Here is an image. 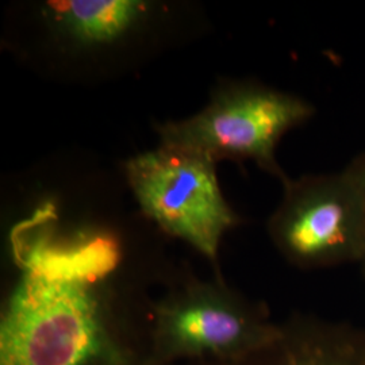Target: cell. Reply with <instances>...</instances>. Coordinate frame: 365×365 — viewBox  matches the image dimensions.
Masks as SVG:
<instances>
[{"mask_svg":"<svg viewBox=\"0 0 365 365\" xmlns=\"http://www.w3.org/2000/svg\"><path fill=\"white\" fill-rule=\"evenodd\" d=\"M19 277L0 317V365H156L153 300L113 277L120 249L107 237L14 240Z\"/></svg>","mask_w":365,"mask_h":365,"instance_id":"obj_1","label":"cell"},{"mask_svg":"<svg viewBox=\"0 0 365 365\" xmlns=\"http://www.w3.org/2000/svg\"><path fill=\"white\" fill-rule=\"evenodd\" d=\"M156 365L235 361L274 337L279 322L268 309L229 287L188 274L153 300Z\"/></svg>","mask_w":365,"mask_h":365,"instance_id":"obj_2","label":"cell"},{"mask_svg":"<svg viewBox=\"0 0 365 365\" xmlns=\"http://www.w3.org/2000/svg\"><path fill=\"white\" fill-rule=\"evenodd\" d=\"M314 106L299 96L257 83H230L214 93L205 110L180 122L160 126L163 145L218 160L256 163L287 182L276 149L287 131L307 122Z\"/></svg>","mask_w":365,"mask_h":365,"instance_id":"obj_3","label":"cell"},{"mask_svg":"<svg viewBox=\"0 0 365 365\" xmlns=\"http://www.w3.org/2000/svg\"><path fill=\"white\" fill-rule=\"evenodd\" d=\"M267 229L274 248L302 269L359 262L365 253V195L346 170L288 179Z\"/></svg>","mask_w":365,"mask_h":365,"instance_id":"obj_4","label":"cell"},{"mask_svg":"<svg viewBox=\"0 0 365 365\" xmlns=\"http://www.w3.org/2000/svg\"><path fill=\"white\" fill-rule=\"evenodd\" d=\"M126 173L145 214L218 269L222 237L241 220L222 195L215 163L161 144L153 152L131 158Z\"/></svg>","mask_w":365,"mask_h":365,"instance_id":"obj_5","label":"cell"},{"mask_svg":"<svg viewBox=\"0 0 365 365\" xmlns=\"http://www.w3.org/2000/svg\"><path fill=\"white\" fill-rule=\"evenodd\" d=\"M184 365H365V329L294 314L279 322L272 339L238 360Z\"/></svg>","mask_w":365,"mask_h":365,"instance_id":"obj_6","label":"cell"},{"mask_svg":"<svg viewBox=\"0 0 365 365\" xmlns=\"http://www.w3.org/2000/svg\"><path fill=\"white\" fill-rule=\"evenodd\" d=\"M54 21L83 43H107L123 37L146 14L138 0H68L51 1Z\"/></svg>","mask_w":365,"mask_h":365,"instance_id":"obj_7","label":"cell"},{"mask_svg":"<svg viewBox=\"0 0 365 365\" xmlns=\"http://www.w3.org/2000/svg\"><path fill=\"white\" fill-rule=\"evenodd\" d=\"M344 170H346V173L360 187L365 195V152L353 157L351 163Z\"/></svg>","mask_w":365,"mask_h":365,"instance_id":"obj_8","label":"cell"},{"mask_svg":"<svg viewBox=\"0 0 365 365\" xmlns=\"http://www.w3.org/2000/svg\"><path fill=\"white\" fill-rule=\"evenodd\" d=\"M360 265H361V268H363V272H364L365 274V253L364 256H363V259H361V261H360Z\"/></svg>","mask_w":365,"mask_h":365,"instance_id":"obj_9","label":"cell"}]
</instances>
